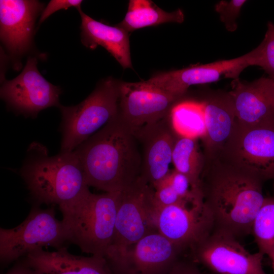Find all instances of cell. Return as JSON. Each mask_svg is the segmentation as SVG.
Returning a JSON list of instances; mask_svg holds the SVG:
<instances>
[{
    "label": "cell",
    "mask_w": 274,
    "mask_h": 274,
    "mask_svg": "<svg viewBox=\"0 0 274 274\" xmlns=\"http://www.w3.org/2000/svg\"><path fill=\"white\" fill-rule=\"evenodd\" d=\"M66 241L61 221L53 208L34 209L18 226L0 228V260L8 264L45 246L61 248Z\"/></svg>",
    "instance_id": "9c48e42d"
},
{
    "label": "cell",
    "mask_w": 274,
    "mask_h": 274,
    "mask_svg": "<svg viewBox=\"0 0 274 274\" xmlns=\"http://www.w3.org/2000/svg\"><path fill=\"white\" fill-rule=\"evenodd\" d=\"M166 274H203L197 265L190 259L181 258L174 264Z\"/></svg>",
    "instance_id": "f1b7e54d"
},
{
    "label": "cell",
    "mask_w": 274,
    "mask_h": 274,
    "mask_svg": "<svg viewBox=\"0 0 274 274\" xmlns=\"http://www.w3.org/2000/svg\"><path fill=\"white\" fill-rule=\"evenodd\" d=\"M155 189L140 176L120 192L115 231L107 259L124 252L146 235L158 232Z\"/></svg>",
    "instance_id": "8992f818"
},
{
    "label": "cell",
    "mask_w": 274,
    "mask_h": 274,
    "mask_svg": "<svg viewBox=\"0 0 274 274\" xmlns=\"http://www.w3.org/2000/svg\"><path fill=\"white\" fill-rule=\"evenodd\" d=\"M31 195L41 203H68L89 190L76 153L62 152L48 156L46 151L32 153L20 171Z\"/></svg>",
    "instance_id": "277c9868"
},
{
    "label": "cell",
    "mask_w": 274,
    "mask_h": 274,
    "mask_svg": "<svg viewBox=\"0 0 274 274\" xmlns=\"http://www.w3.org/2000/svg\"><path fill=\"white\" fill-rule=\"evenodd\" d=\"M169 120L175 134L182 138L202 140L206 135L203 101L185 100L177 101L169 113Z\"/></svg>",
    "instance_id": "7402d4cb"
},
{
    "label": "cell",
    "mask_w": 274,
    "mask_h": 274,
    "mask_svg": "<svg viewBox=\"0 0 274 274\" xmlns=\"http://www.w3.org/2000/svg\"><path fill=\"white\" fill-rule=\"evenodd\" d=\"M188 250L190 260L213 274H266L263 253H251L236 237L220 229L214 228Z\"/></svg>",
    "instance_id": "ba28073f"
},
{
    "label": "cell",
    "mask_w": 274,
    "mask_h": 274,
    "mask_svg": "<svg viewBox=\"0 0 274 274\" xmlns=\"http://www.w3.org/2000/svg\"><path fill=\"white\" fill-rule=\"evenodd\" d=\"M120 82L112 78L102 81L81 102L60 105L62 152H72L118 114Z\"/></svg>",
    "instance_id": "5b68a950"
},
{
    "label": "cell",
    "mask_w": 274,
    "mask_h": 274,
    "mask_svg": "<svg viewBox=\"0 0 274 274\" xmlns=\"http://www.w3.org/2000/svg\"><path fill=\"white\" fill-rule=\"evenodd\" d=\"M82 23L81 41L87 48L98 45L105 48L123 68H132L128 32L118 25L110 26L96 21L78 9Z\"/></svg>",
    "instance_id": "d6986e66"
},
{
    "label": "cell",
    "mask_w": 274,
    "mask_h": 274,
    "mask_svg": "<svg viewBox=\"0 0 274 274\" xmlns=\"http://www.w3.org/2000/svg\"><path fill=\"white\" fill-rule=\"evenodd\" d=\"M184 20V13L180 9L167 12L150 0H130L125 17L117 25L129 32L165 23H181Z\"/></svg>",
    "instance_id": "44dd1931"
},
{
    "label": "cell",
    "mask_w": 274,
    "mask_h": 274,
    "mask_svg": "<svg viewBox=\"0 0 274 274\" xmlns=\"http://www.w3.org/2000/svg\"><path fill=\"white\" fill-rule=\"evenodd\" d=\"M5 274H45L41 273L29 266L24 262L18 263L12 267Z\"/></svg>",
    "instance_id": "f546056e"
},
{
    "label": "cell",
    "mask_w": 274,
    "mask_h": 274,
    "mask_svg": "<svg viewBox=\"0 0 274 274\" xmlns=\"http://www.w3.org/2000/svg\"><path fill=\"white\" fill-rule=\"evenodd\" d=\"M120 192L97 194L89 190L59 206L66 241L84 253L105 258L114 236Z\"/></svg>",
    "instance_id": "3957f363"
},
{
    "label": "cell",
    "mask_w": 274,
    "mask_h": 274,
    "mask_svg": "<svg viewBox=\"0 0 274 274\" xmlns=\"http://www.w3.org/2000/svg\"><path fill=\"white\" fill-rule=\"evenodd\" d=\"M204 156L199 187L203 202L213 217L214 228L236 238L251 234L265 198L264 182L217 155Z\"/></svg>",
    "instance_id": "6da1fadb"
},
{
    "label": "cell",
    "mask_w": 274,
    "mask_h": 274,
    "mask_svg": "<svg viewBox=\"0 0 274 274\" xmlns=\"http://www.w3.org/2000/svg\"><path fill=\"white\" fill-rule=\"evenodd\" d=\"M215 155L264 182L274 179V122L246 125L236 121L230 138Z\"/></svg>",
    "instance_id": "52a82bcc"
},
{
    "label": "cell",
    "mask_w": 274,
    "mask_h": 274,
    "mask_svg": "<svg viewBox=\"0 0 274 274\" xmlns=\"http://www.w3.org/2000/svg\"><path fill=\"white\" fill-rule=\"evenodd\" d=\"M168 115L134 135L142 146L140 176L154 189L171 170L169 166L177 135L172 128Z\"/></svg>",
    "instance_id": "9a60e30c"
},
{
    "label": "cell",
    "mask_w": 274,
    "mask_h": 274,
    "mask_svg": "<svg viewBox=\"0 0 274 274\" xmlns=\"http://www.w3.org/2000/svg\"><path fill=\"white\" fill-rule=\"evenodd\" d=\"M82 2L83 1L81 0H52L43 9L39 23L43 22L53 13L59 10H66L70 7L76 8L78 9L81 8Z\"/></svg>",
    "instance_id": "83f0119b"
},
{
    "label": "cell",
    "mask_w": 274,
    "mask_h": 274,
    "mask_svg": "<svg viewBox=\"0 0 274 274\" xmlns=\"http://www.w3.org/2000/svg\"><path fill=\"white\" fill-rule=\"evenodd\" d=\"M197 141L177 136L173 151L172 163L176 170L188 178L193 190L201 194L199 186L204 156Z\"/></svg>",
    "instance_id": "603a6c76"
},
{
    "label": "cell",
    "mask_w": 274,
    "mask_h": 274,
    "mask_svg": "<svg viewBox=\"0 0 274 274\" xmlns=\"http://www.w3.org/2000/svg\"></svg>",
    "instance_id": "d6a6232c"
},
{
    "label": "cell",
    "mask_w": 274,
    "mask_h": 274,
    "mask_svg": "<svg viewBox=\"0 0 274 274\" xmlns=\"http://www.w3.org/2000/svg\"><path fill=\"white\" fill-rule=\"evenodd\" d=\"M180 98L147 81L120 82L118 116L135 135L167 116Z\"/></svg>",
    "instance_id": "30bf717a"
},
{
    "label": "cell",
    "mask_w": 274,
    "mask_h": 274,
    "mask_svg": "<svg viewBox=\"0 0 274 274\" xmlns=\"http://www.w3.org/2000/svg\"><path fill=\"white\" fill-rule=\"evenodd\" d=\"M246 2V0H222L215 5V10L228 31L233 32L237 29L236 20Z\"/></svg>",
    "instance_id": "484cf974"
},
{
    "label": "cell",
    "mask_w": 274,
    "mask_h": 274,
    "mask_svg": "<svg viewBox=\"0 0 274 274\" xmlns=\"http://www.w3.org/2000/svg\"><path fill=\"white\" fill-rule=\"evenodd\" d=\"M250 65H253L252 50L235 58L160 73L147 81L181 97L190 86L216 82L223 75L233 80L238 78L240 73Z\"/></svg>",
    "instance_id": "5bb4252c"
},
{
    "label": "cell",
    "mask_w": 274,
    "mask_h": 274,
    "mask_svg": "<svg viewBox=\"0 0 274 274\" xmlns=\"http://www.w3.org/2000/svg\"><path fill=\"white\" fill-rule=\"evenodd\" d=\"M37 62L36 57H28L22 72L15 78L5 81L1 88L2 98L11 108L33 117L44 109L61 105L60 88L43 77Z\"/></svg>",
    "instance_id": "7c38bea8"
},
{
    "label": "cell",
    "mask_w": 274,
    "mask_h": 274,
    "mask_svg": "<svg viewBox=\"0 0 274 274\" xmlns=\"http://www.w3.org/2000/svg\"><path fill=\"white\" fill-rule=\"evenodd\" d=\"M271 261L272 267L273 269V274H274V251L268 255Z\"/></svg>",
    "instance_id": "4dcf8cb0"
},
{
    "label": "cell",
    "mask_w": 274,
    "mask_h": 274,
    "mask_svg": "<svg viewBox=\"0 0 274 274\" xmlns=\"http://www.w3.org/2000/svg\"><path fill=\"white\" fill-rule=\"evenodd\" d=\"M254 65L261 67L274 77V24L269 21L264 37L259 45L253 50Z\"/></svg>",
    "instance_id": "d4e9b609"
},
{
    "label": "cell",
    "mask_w": 274,
    "mask_h": 274,
    "mask_svg": "<svg viewBox=\"0 0 274 274\" xmlns=\"http://www.w3.org/2000/svg\"><path fill=\"white\" fill-rule=\"evenodd\" d=\"M206 132L201 140L203 154L219 152L230 138L236 117L231 99L228 94L217 95L203 101Z\"/></svg>",
    "instance_id": "ffe728a7"
},
{
    "label": "cell",
    "mask_w": 274,
    "mask_h": 274,
    "mask_svg": "<svg viewBox=\"0 0 274 274\" xmlns=\"http://www.w3.org/2000/svg\"><path fill=\"white\" fill-rule=\"evenodd\" d=\"M228 92L236 122L254 125L274 122V77H261L252 82L233 79Z\"/></svg>",
    "instance_id": "2e32d148"
},
{
    "label": "cell",
    "mask_w": 274,
    "mask_h": 274,
    "mask_svg": "<svg viewBox=\"0 0 274 274\" xmlns=\"http://www.w3.org/2000/svg\"><path fill=\"white\" fill-rule=\"evenodd\" d=\"M43 8L38 1H0L1 39L13 56L30 49L35 21Z\"/></svg>",
    "instance_id": "e0dca14e"
},
{
    "label": "cell",
    "mask_w": 274,
    "mask_h": 274,
    "mask_svg": "<svg viewBox=\"0 0 274 274\" xmlns=\"http://www.w3.org/2000/svg\"><path fill=\"white\" fill-rule=\"evenodd\" d=\"M24 262L45 274H112L105 258L75 255L64 247L54 252L36 250L26 256Z\"/></svg>",
    "instance_id": "ac0fdd59"
},
{
    "label": "cell",
    "mask_w": 274,
    "mask_h": 274,
    "mask_svg": "<svg viewBox=\"0 0 274 274\" xmlns=\"http://www.w3.org/2000/svg\"><path fill=\"white\" fill-rule=\"evenodd\" d=\"M203 274H213V273H203Z\"/></svg>",
    "instance_id": "1f68e13d"
},
{
    "label": "cell",
    "mask_w": 274,
    "mask_h": 274,
    "mask_svg": "<svg viewBox=\"0 0 274 274\" xmlns=\"http://www.w3.org/2000/svg\"><path fill=\"white\" fill-rule=\"evenodd\" d=\"M251 234L258 251L268 255L274 251V198L265 197L253 221Z\"/></svg>",
    "instance_id": "cb8c5ba5"
},
{
    "label": "cell",
    "mask_w": 274,
    "mask_h": 274,
    "mask_svg": "<svg viewBox=\"0 0 274 274\" xmlns=\"http://www.w3.org/2000/svg\"><path fill=\"white\" fill-rule=\"evenodd\" d=\"M157 231L185 250L209 235L214 220L204 202H184L158 209Z\"/></svg>",
    "instance_id": "4fadbf2b"
},
{
    "label": "cell",
    "mask_w": 274,
    "mask_h": 274,
    "mask_svg": "<svg viewBox=\"0 0 274 274\" xmlns=\"http://www.w3.org/2000/svg\"><path fill=\"white\" fill-rule=\"evenodd\" d=\"M185 251L155 232L106 260L112 273L166 274Z\"/></svg>",
    "instance_id": "8fae6325"
},
{
    "label": "cell",
    "mask_w": 274,
    "mask_h": 274,
    "mask_svg": "<svg viewBox=\"0 0 274 274\" xmlns=\"http://www.w3.org/2000/svg\"><path fill=\"white\" fill-rule=\"evenodd\" d=\"M166 178L155 189L154 199L157 208L188 202L179 196L169 184Z\"/></svg>",
    "instance_id": "4316f807"
},
{
    "label": "cell",
    "mask_w": 274,
    "mask_h": 274,
    "mask_svg": "<svg viewBox=\"0 0 274 274\" xmlns=\"http://www.w3.org/2000/svg\"><path fill=\"white\" fill-rule=\"evenodd\" d=\"M139 143L118 115L74 151L87 183L105 192L121 191L141 175Z\"/></svg>",
    "instance_id": "7a4b0ae2"
}]
</instances>
